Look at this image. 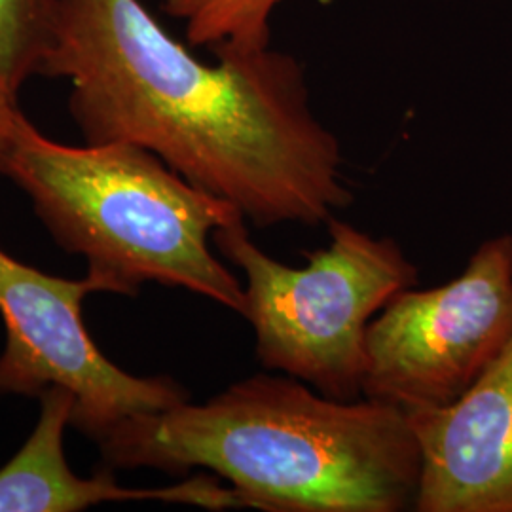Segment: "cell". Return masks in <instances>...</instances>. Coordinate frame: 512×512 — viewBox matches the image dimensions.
<instances>
[{
    "label": "cell",
    "instance_id": "3",
    "mask_svg": "<svg viewBox=\"0 0 512 512\" xmlns=\"http://www.w3.org/2000/svg\"><path fill=\"white\" fill-rule=\"evenodd\" d=\"M0 173L25 192L61 249L86 258L101 293L137 296L158 283L243 313V283L211 251L213 234L243 215L152 152L65 145L21 112Z\"/></svg>",
    "mask_w": 512,
    "mask_h": 512
},
{
    "label": "cell",
    "instance_id": "9",
    "mask_svg": "<svg viewBox=\"0 0 512 512\" xmlns=\"http://www.w3.org/2000/svg\"><path fill=\"white\" fill-rule=\"evenodd\" d=\"M283 0H162L169 18L183 21L190 46L213 55L272 48L270 19Z\"/></svg>",
    "mask_w": 512,
    "mask_h": 512
},
{
    "label": "cell",
    "instance_id": "5",
    "mask_svg": "<svg viewBox=\"0 0 512 512\" xmlns=\"http://www.w3.org/2000/svg\"><path fill=\"white\" fill-rule=\"evenodd\" d=\"M512 332V234L478 245L452 281L393 296L366 330L363 397L404 412L458 401Z\"/></svg>",
    "mask_w": 512,
    "mask_h": 512
},
{
    "label": "cell",
    "instance_id": "11",
    "mask_svg": "<svg viewBox=\"0 0 512 512\" xmlns=\"http://www.w3.org/2000/svg\"><path fill=\"white\" fill-rule=\"evenodd\" d=\"M18 92V88L8 80V76L0 69V167H2L8 148H10L14 129L18 124L19 116H21Z\"/></svg>",
    "mask_w": 512,
    "mask_h": 512
},
{
    "label": "cell",
    "instance_id": "1",
    "mask_svg": "<svg viewBox=\"0 0 512 512\" xmlns=\"http://www.w3.org/2000/svg\"><path fill=\"white\" fill-rule=\"evenodd\" d=\"M205 63L141 0H54L37 76L69 84L90 145L145 148L258 228L315 226L353 203L304 67L274 48Z\"/></svg>",
    "mask_w": 512,
    "mask_h": 512
},
{
    "label": "cell",
    "instance_id": "6",
    "mask_svg": "<svg viewBox=\"0 0 512 512\" xmlns=\"http://www.w3.org/2000/svg\"><path fill=\"white\" fill-rule=\"evenodd\" d=\"M95 293L101 289L90 275L44 274L0 249V315L6 327L0 393L40 397L50 387L69 391L71 425L93 440L131 416L190 399L179 382L133 376L95 346L82 319L84 298Z\"/></svg>",
    "mask_w": 512,
    "mask_h": 512
},
{
    "label": "cell",
    "instance_id": "7",
    "mask_svg": "<svg viewBox=\"0 0 512 512\" xmlns=\"http://www.w3.org/2000/svg\"><path fill=\"white\" fill-rule=\"evenodd\" d=\"M406 414L421 456L414 512H512V332L458 401Z\"/></svg>",
    "mask_w": 512,
    "mask_h": 512
},
{
    "label": "cell",
    "instance_id": "4",
    "mask_svg": "<svg viewBox=\"0 0 512 512\" xmlns=\"http://www.w3.org/2000/svg\"><path fill=\"white\" fill-rule=\"evenodd\" d=\"M329 245L304 268L256 245L245 220L219 228L213 243L243 272L245 317L258 363L338 399H363L366 330L397 294L418 283V268L391 238H374L330 217Z\"/></svg>",
    "mask_w": 512,
    "mask_h": 512
},
{
    "label": "cell",
    "instance_id": "8",
    "mask_svg": "<svg viewBox=\"0 0 512 512\" xmlns=\"http://www.w3.org/2000/svg\"><path fill=\"white\" fill-rule=\"evenodd\" d=\"M38 399L40 416L31 437L0 469V512H76L109 501H162L209 511L245 509L236 490L224 488L219 476H192L164 488H128L110 475H74L63 452L74 397L61 387H50Z\"/></svg>",
    "mask_w": 512,
    "mask_h": 512
},
{
    "label": "cell",
    "instance_id": "10",
    "mask_svg": "<svg viewBox=\"0 0 512 512\" xmlns=\"http://www.w3.org/2000/svg\"><path fill=\"white\" fill-rule=\"evenodd\" d=\"M54 0H0V69L21 88L37 76Z\"/></svg>",
    "mask_w": 512,
    "mask_h": 512
},
{
    "label": "cell",
    "instance_id": "2",
    "mask_svg": "<svg viewBox=\"0 0 512 512\" xmlns=\"http://www.w3.org/2000/svg\"><path fill=\"white\" fill-rule=\"evenodd\" d=\"M95 442L116 469H205L256 511H414L420 486L404 410L338 401L287 374L262 372L205 403L131 416Z\"/></svg>",
    "mask_w": 512,
    "mask_h": 512
}]
</instances>
